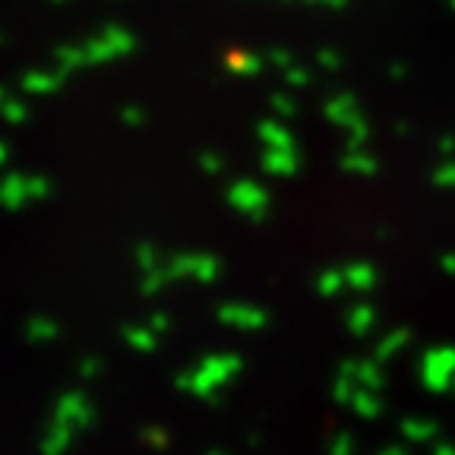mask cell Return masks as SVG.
Segmentation results:
<instances>
[{
	"label": "cell",
	"instance_id": "cell-7",
	"mask_svg": "<svg viewBox=\"0 0 455 455\" xmlns=\"http://www.w3.org/2000/svg\"><path fill=\"white\" fill-rule=\"evenodd\" d=\"M51 4H64V0H51Z\"/></svg>",
	"mask_w": 455,
	"mask_h": 455
},
{
	"label": "cell",
	"instance_id": "cell-4",
	"mask_svg": "<svg viewBox=\"0 0 455 455\" xmlns=\"http://www.w3.org/2000/svg\"><path fill=\"white\" fill-rule=\"evenodd\" d=\"M83 64H89V60H85V48H83V44H79V48L67 44V48L57 51V70L67 73V76H70V73L76 70V67H83Z\"/></svg>",
	"mask_w": 455,
	"mask_h": 455
},
{
	"label": "cell",
	"instance_id": "cell-2",
	"mask_svg": "<svg viewBox=\"0 0 455 455\" xmlns=\"http://www.w3.org/2000/svg\"><path fill=\"white\" fill-rule=\"evenodd\" d=\"M101 38L108 42V48H111L114 57H124V54H130V51H133V36H130L127 28H121V26H108L105 32H101Z\"/></svg>",
	"mask_w": 455,
	"mask_h": 455
},
{
	"label": "cell",
	"instance_id": "cell-3",
	"mask_svg": "<svg viewBox=\"0 0 455 455\" xmlns=\"http://www.w3.org/2000/svg\"><path fill=\"white\" fill-rule=\"evenodd\" d=\"M0 117H4L7 124H26L28 121L26 101L13 99V95H7L4 89H0Z\"/></svg>",
	"mask_w": 455,
	"mask_h": 455
},
{
	"label": "cell",
	"instance_id": "cell-1",
	"mask_svg": "<svg viewBox=\"0 0 455 455\" xmlns=\"http://www.w3.org/2000/svg\"><path fill=\"white\" fill-rule=\"evenodd\" d=\"M64 79H67V73H60V70H54V73L32 70V73H26V76H22V89H26V92H32V95H48V92H54Z\"/></svg>",
	"mask_w": 455,
	"mask_h": 455
},
{
	"label": "cell",
	"instance_id": "cell-6",
	"mask_svg": "<svg viewBox=\"0 0 455 455\" xmlns=\"http://www.w3.org/2000/svg\"><path fill=\"white\" fill-rule=\"evenodd\" d=\"M4 156H7V146H4V142H0V162H4Z\"/></svg>",
	"mask_w": 455,
	"mask_h": 455
},
{
	"label": "cell",
	"instance_id": "cell-5",
	"mask_svg": "<svg viewBox=\"0 0 455 455\" xmlns=\"http://www.w3.org/2000/svg\"><path fill=\"white\" fill-rule=\"evenodd\" d=\"M121 121L127 124V127H142V121H146V117H142L140 108H124V111H121Z\"/></svg>",
	"mask_w": 455,
	"mask_h": 455
}]
</instances>
